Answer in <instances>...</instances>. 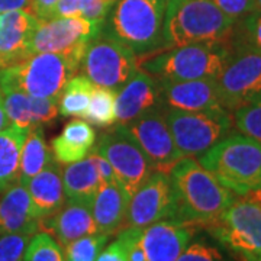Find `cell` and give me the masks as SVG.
<instances>
[{"instance_id":"obj_1","label":"cell","mask_w":261,"mask_h":261,"mask_svg":"<svg viewBox=\"0 0 261 261\" xmlns=\"http://www.w3.org/2000/svg\"><path fill=\"white\" fill-rule=\"evenodd\" d=\"M171 185V212L168 221L192 226L215 222L235 200L195 157H183L168 171Z\"/></svg>"},{"instance_id":"obj_2","label":"cell","mask_w":261,"mask_h":261,"mask_svg":"<svg viewBox=\"0 0 261 261\" xmlns=\"http://www.w3.org/2000/svg\"><path fill=\"white\" fill-rule=\"evenodd\" d=\"M197 161L235 195L261 190V144L241 132L226 135Z\"/></svg>"},{"instance_id":"obj_3","label":"cell","mask_w":261,"mask_h":261,"mask_svg":"<svg viewBox=\"0 0 261 261\" xmlns=\"http://www.w3.org/2000/svg\"><path fill=\"white\" fill-rule=\"evenodd\" d=\"M229 54V42L212 41L164 49L141 58L140 68L155 80H216Z\"/></svg>"},{"instance_id":"obj_4","label":"cell","mask_w":261,"mask_h":261,"mask_svg":"<svg viewBox=\"0 0 261 261\" xmlns=\"http://www.w3.org/2000/svg\"><path fill=\"white\" fill-rule=\"evenodd\" d=\"M168 0H119L109 32L141 58L167 49L164 22Z\"/></svg>"},{"instance_id":"obj_5","label":"cell","mask_w":261,"mask_h":261,"mask_svg":"<svg viewBox=\"0 0 261 261\" xmlns=\"http://www.w3.org/2000/svg\"><path fill=\"white\" fill-rule=\"evenodd\" d=\"M235 23L212 0H168L164 22L167 49L197 42L226 41Z\"/></svg>"},{"instance_id":"obj_6","label":"cell","mask_w":261,"mask_h":261,"mask_svg":"<svg viewBox=\"0 0 261 261\" xmlns=\"http://www.w3.org/2000/svg\"><path fill=\"white\" fill-rule=\"evenodd\" d=\"M82 61L58 53H39L28 60L0 70V90H18L58 99L65 83L80 71Z\"/></svg>"},{"instance_id":"obj_7","label":"cell","mask_w":261,"mask_h":261,"mask_svg":"<svg viewBox=\"0 0 261 261\" xmlns=\"http://www.w3.org/2000/svg\"><path fill=\"white\" fill-rule=\"evenodd\" d=\"M211 237L240 261H261V190L237 199L215 222Z\"/></svg>"},{"instance_id":"obj_8","label":"cell","mask_w":261,"mask_h":261,"mask_svg":"<svg viewBox=\"0 0 261 261\" xmlns=\"http://www.w3.org/2000/svg\"><path fill=\"white\" fill-rule=\"evenodd\" d=\"M166 121L181 157H199L224 140L233 126L232 112L225 108L185 112L166 109Z\"/></svg>"},{"instance_id":"obj_9","label":"cell","mask_w":261,"mask_h":261,"mask_svg":"<svg viewBox=\"0 0 261 261\" xmlns=\"http://www.w3.org/2000/svg\"><path fill=\"white\" fill-rule=\"evenodd\" d=\"M138 68L134 51L105 28L89 42L80 65V71L94 86L113 92H118Z\"/></svg>"},{"instance_id":"obj_10","label":"cell","mask_w":261,"mask_h":261,"mask_svg":"<svg viewBox=\"0 0 261 261\" xmlns=\"http://www.w3.org/2000/svg\"><path fill=\"white\" fill-rule=\"evenodd\" d=\"M229 54L216 79L222 108L233 112L261 94V54L228 38Z\"/></svg>"},{"instance_id":"obj_11","label":"cell","mask_w":261,"mask_h":261,"mask_svg":"<svg viewBox=\"0 0 261 261\" xmlns=\"http://www.w3.org/2000/svg\"><path fill=\"white\" fill-rule=\"evenodd\" d=\"M96 151L109 161L115 171L116 183L129 196L154 171L145 152L121 123L103 132L97 141Z\"/></svg>"},{"instance_id":"obj_12","label":"cell","mask_w":261,"mask_h":261,"mask_svg":"<svg viewBox=\"0 0 261 261\" xmlns=\"http://www.w3.org/2000/svg\"><path fill=\"white\" fill-rule=\"evenodd\" d=\"M105 23L82 16L41 20L31 39V54L58 53L82 61L89 42L102 32Z\"/></svg>"},{"instance_id":"obj_13","label":"cell","mask_w":261,"mask_h":261,"mask_svg":"<svg viewBox=\"0 0 261 261\" xmlns=\"http://www.w3.org/2000/svg\"><path fill=\"white\" fill-rule=\"evenodd\" d=\"M125 128L148 157L152 170L168 173L178 160L183 159L171 137L164 106L125 123Z\"/></svg>"},{"instance_id":"obj_14","label":"cell","mask_w":261,"mask_h":261,"mask_svg":"<svg viewBox=\"0 0 261 261\" xmlns=\"http://www.w3.org/2000/svg\"><path fill=\"white\" fill-rule=\"evenodd\" d=\"M171 212V185L168 173L154 170L142 186L130 196L126 226L147 228L149 225L168 219Z\"/></svg>"},{"instance_id":"obj_15","label":"cell","mask_w":261,"mask_h":261,"mask_svg":"<svg viewBox=\"0 0 261 261\" xmlns=\"http://www.w3.org/2000/svg\"><path fill=\"white\" fill-rule=\"evenodd\" d=\"M161 105L170 111L197 112L222 108L218 84L214 79L203 80H159Z\"/></svg>"},{"instance_id":"obj_16","label":"cell","mask_w":261,"mask_h":261,"mask_svg":"<svg viewBox=\"0 0 261 261\" xmlns=\"http://www.w3.org/2000/svg\"><path fill=\"white\" fill-rule=\"evenodd\" d=\"M39 19L28 10H10L0 15V70L28 60L31 39Z\"/></svg>"},{"instance_id":"obj_17","label":"cell","mask_w":261,"mask_h":261,"mask_svg":"<svg viewBox=\"0 0 261 261\" xmlns=\"http://www.w3.org/2000/svg\"><path fill=\"white\" fill-rule=\"evenodd\" d=\"M161 105L159 80L138 68L115 96V119L125 125Z\"/></svg>"},{"instance_id":"obj_18","label":"cell","mask_w":261,"mask_h":261,"mask_svg":"<svg viewBox=\"0 0 261 261\" xmlns=\"http://www.w3.org/2000/svg\"><path fill=\"white\" fill-rule=\"evenodd\" d=\"M41 231L53 235L63 248L82 237L97 233L92 202L65 199L64 205L56 214L41 221Z\"/></svg>"},{"instance_id":"obj_19","label":"cell","mask_w":261,"mask_h":261,"mask_svg":"<svg viewBox=\"0 0 261 261\" xmlns=\"http://www.w3.org/2000/svg\"><path fill=\"white\" fill-rule=\"evenodd\" d=\"M192 225L160 221L142 229V248L147 261H177L195 235Z\"/></svg>"},{"instance_id":"obj_20","label":"cell","mask_w":261,"mask_h":261,"mask_svg":"<svg viewBox=\"0 0 261 261\" xmlns=\"http://www.w3.org/2000/svg\"><path fill=\"white\" fill-rule=\"evenodd\" d=\"M41 231V221L32 212V203L27 187L15 183L0 193V235Z\"/></svg>"},{"instance_id":"obj_21","label":"cell","mask_w":261,"mask_h":261,"mask_svg":"<svg viewBox=\"0 0 261 261\" xmlns=\"http://www.w3.org/2000/svg\"><path fill=\"white\" fill-rule=\"evenodd\" d=\"M5 111L10 123L34 128L56 121L58 115V99H42L18 90H0Z\"/></svg>"},{"instance_id":"obj_22","label":"cell","mask_w":261,"mask_h":261,"mask_svg":"<svg viewBox=\"0 0 261 261\" xmlns=\"http://www.w3.org/2000/svg\"><path fill=\"white\" fill-rule=\"evenodd\" d=\"M25 187L31 197L32 212L39 221L56 214L67 199L61 177V164L57 163L56 159L31 178Z\"/></svg>"},{"instance_id":"obj_23","label":"cell","mask_w":261,"mask_h":261,"mask_svg":"<svg viewBox=\"0 0 261 261\" xmlns=\"http://www.w3.org/2000/svg\"><path fill=\"white\" fill-rule=\"evenodd\" d=\"M130 196L118 183L102 185L92 200L97 232L112 237L125 226Z\"/></svg>"},{"instance_id":"obj_24","label":"cell","mask_w":261,"mask_h":261,"mask_svg":"<svg viewBox=\"0 0 261 261\" xmlns=\"http://www.w3.org/2000/svg\"><path fill=\"white\" fill-rule=\"evenodd\" d=\"M96 144V130L89 122L74 119L65 125L63 132L51 142V151L57 163L71 164L92 152Z\"/></svg>"},{"instance_id":"obj_25","label":"cell","mask_w":261,"mask_h":261,"mask_svg":"<svg viewBox=\"0 0 261 261\" xmlns=\"http://www.w3.org/2000/svg\"><path fill=\"white\" fill-rule=\"evenodd\" d=\"M61 177L67 199L92 202L94 195L102 186L94 149L84 159L67 164V167L61 168Z\"/></svg>"},{"instance_id":"obj_26","label":"cell","mask_w":261,"mask_h":261,"mask_svg":"<svg viewBox=\"0 0 261 261\" xmlns=\"http://www.w3.org/2000/svg\"><path fill=\"white\" fill-rule=\"evenodd\" d=\"M29 129L12 123L0 130V193L18 181L20 151Z\"/></svg>"},{"instance_id":"obj_27","label":"cell","mask_w":261,"mask_h":261,"mask_svg":"<svg viewBox=\"0 0 261 261\" xmlns=\"http://www.w3.org/2000/svg\"><path fill=\"white\" fill-rule=\"evenodd\" d=\"M53 160L54 155L47 145L42 125L31 128L20 151L18 183L27 186L29 180L41 173Z\"/></svg>"},{"instance_id":"obj_28","label":"cell","mask_w":261,"mask_h":261,"mask_svg":"<svg viewBox=\"0 0 261 261\" xmlns=\"http://www.w3.org/2000/svg\"><path fill=\"white\" fill-rule=\"evenodd\" d=\"M94 84L84 75H74L65 83L58 97V112L63 116L83 118Z\"/></svg>"},{"instance_id":"obj_29","label":"cell","mask_w":261,"mask_h":261,"mask_svg":"<svg viewBox=\"0 0 261 261\" xmlns=\"http://www.w3.org/2000/svg\"><path fill=\"white\" fill-rule=\"evenodd\" d=\"M115 96H116V92H113L111 89L94 86L89 106L82 119L96 126H112L116 122Z\"/></svg>"},{"instance_id":"obj_30","label":"cell","mask_w":261,"mask_h":261,"mask_svg":"<svg viewBox=\"0 0 261 261\" xmlns=\"http://www.w3.org/2000/svg\"><path fill=\"white\" fill-rule=\"evenodd\" d=\"M177 261H240L232 252H229L224 245L215 238L209 240L205 237H195L187 244L185 251Z\"/></svg>"},{"instance_id":"obj_31","label":"cell","mask_w":261,"mask_h":261,"mask_svg":"<svg viewBox=\"0 0 261 261\" xmlns=\"http://www.w3.org/2000/svg\"><path fill=\"white\" fill-rule=\"evenodd\" d=\"M23 261H65L64 248L53 235L39 231L29 240Z\"/></svg>"},{"instance_id":"obj_32","label":"cell","mask_w":261,"mask_h":261,"mask_svg":"<svg viewBox=\"0 0 261 261\" xmlns=\"http://www.w3.org/2000/svg\"><path fill=\"white\" fill-rule=\"evenodd\" d=\"M233 125L241 134L261 144V94L232 112Z\"/></svg>"},{"instance_id":"obj_33","label":"cell","mask_w":261,"mask_h":261,"mask_svg":"<svg viewBox=\"0 0 261 261\" xmlns=\"http://www.w3.org/2000/svg\"><path fill=\"white\" fill-rule=\"evenodd\" d=\"M109 238V235L97 232L75 240L64 247L65 261H96Z\"/></svg>"},{"instance_id":"obj_34","label":"cell","mask_w":261,"mask_h":261,"mask_svg":"<svg viewBox=\"0 0 261 261\" xmlns=\"http://www.w3.org/2000/svg\"><path fill=\"white\" fill-rule=\"evenodd\" d=\"M231 41L250 47L261 54V13L257 10L235 23Z\"/></svg>"},{"instance_id":"obj_35","label":"cell","mask_w":261,"mask_h":261,"mask_svg":"<svg viewBox=\"0 0 261 261\" xmlns=\"http://www.w3.org/2000/svg\"><path fill=\"white\" fill-rule=\"evenodd\" d=\"M31 235L2 233L0 235V261H23Z\"/></svg>"},{"instance_id":"obj_36","label":"cell","mask_w":261,"mask_h":261,"mask_svg":"<svg viewBox=\"0 0 261 261\" xmlns=\"http://www.w3.org/2000/svg\"><path fill=\"white\" fill-rule=\"evenodd\" d=\"M219 10L225 13L233 22L247 18L254 12H257L255 0H212Z\"/></svg>"},{"instance_id":"obj_37","label":"cell","mask_w":261,"mask_h":261,"mask_svg":"<svg viewBox=\"0 0 261 261\" xmlns=\"http://www.w3.org/2000/svg\"><path fill=\"white\" fill-rule=\"evenodd\" d=\"M113 3L108 0H82L80 2V16L96 23H105L106 16Z\"/></svg>"},{"instance_id":"obj_38","label":"cell","mask_w":261,"mask_h":261,"mask_svg":"<svg viewBox=\"0 0 261 261\" xmlns=\"http://www.w3.org/2000/svg\"><path fill=\"white\" fill-rule=\"evenodd\" d=\"M96 261H128V248L126 244L118 235V238L100 251Z\"/></svg>"},{"instance_id":"obj_39","label":"cell","mask_w":261,"mask_h":261,"mask_svg":"<svg viewBox=\"0 0 261 261\" xmlns=\"http://www.w3.org/2000/svg\"><path fill=\"white\" fill-rule=\"evenodd\" d=\"M80 2L82 0H58L53 10L51 19L80 16Z\"/></svg>"},{"instance_id":"obj_40","label":"cell","mask_w":261,"mask_h":261,"mask_svg":"<svg viewBox=\"0 0 261 261\" xmlns=\"http://www.w3.org/2000/svg\"><path fill=\"white\" fill-rule=\"evenodd\" d=\"M58 0H29L28 12L41 20L51 19L53 10Z\"/></svg>"},{"instance_id":"obj_41","label":"cell","mask_w":261,"mask_h":261,"mask_svg":"<svg viewBox=\"0 0 261 261\" xmlns=\"http://www.w3.org/2000/svg\"><path fill=\"white\" fill-rule=\"evenodd\" d=\"M96 164H97V171H99V177L102 185H109V183H116V177H115V171H113L112 166L109 164V161L100 155L96 149Z\"/></svg>"},{"instance_id":"obj_42","label":"cell","mask_w":261,"mask_h":261,"mask_svg":"<svg viewBox=\"0 0 261 261\" xmlns=\"http://www.w3.org/2000/svg\"><path fill=\"white\" fill-rule=\"evenodd\" d=\"M29 0H0V13L10 10H28Z\"/></svg>"},{"instance_id":"obj_43","label":"cell","mask_w":261,"mask_h":261,"mask_svg":"<svg viewBox=\"0 0 261 261\" xmlns=\"http://www.w3.org/2000/svg\"><path fill=\"white\" fill-rule=\"evenodd\" d=\"M9 118L6 115V111H5V105H3V96H2V92H0V130L6 129L8 126H10Z\"/></svg>"},{"instance_id":"obj_44","label":"cell","mask_w":261,"mask_h":261,"mask_svg":"<svg viewBox=\"0 0 261 261\" xmlns=\"http://www.w3.org/2000/svg\"><path fill=\"white\" fill-rule=\"evenodd\" d=\"M257 2V10L261 13V0H255Z\"/></svg>"},{"instance_id":"obj_45","label":"cell","mask_w":261,"mask_h":261,"mask_svg":"<svg viewBox=\"0 0 261 261\" xmlns=\"http://www.w3.org/2000/svg\"><path fill=\"white\" fill-rule=\"evenodd\" d=\"M108 2H111V3H115V2H116V0H108Z\"/></svg>"},{"instance_id":"obj_46","label":"cell","mask_w":261,"mask_h":261,"mask_svg":"<svg viewBox=\"0 0 261 261\" xmlns=\"http://www.w3.org/2000/svg\"><path fill=\"white\" fill-rule=\"evenodd\" d=\"M0 15H2V13H0Z\"/></svg>"}]
</instances>
